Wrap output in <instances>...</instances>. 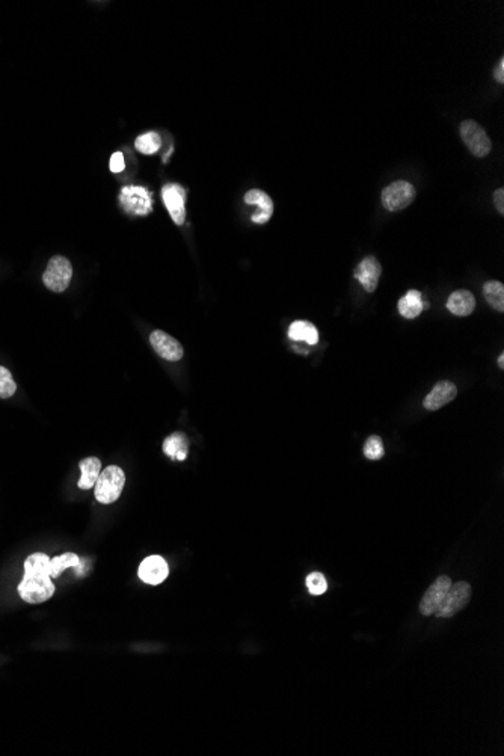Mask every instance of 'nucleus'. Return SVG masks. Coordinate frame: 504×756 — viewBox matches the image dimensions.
I'll return each instance as SVG.
<instances>
[{
	"label": "nucleus",
	"instance_id": "a211bd4d",
	"mask_svg": "<svg viewBox=\"0 0 504 756\" xmlns=\"http://www.w3.org/2000/svg\"><path fill=\"white\" fill-rule=\"evenodd\" d=\"M79 467H80L82 476L79 479L77 486L85 491L94 488L100 472H102V462H100L98 458H86L80 461Z\"/></svg>",
	"mask_w": 504,
	"mask_h": 756
},
{
	"label": "nucleus",
	"instance_id": "412c9836",
	"mask_svg": "<svg viewBox=\"0 0 504 756\" xmlns=\"http://www.w3.org/2000/svg\"><path fill=\"white\" fill-rule=\"evenodd\" d=\"M483 295L487 298L489 305L496 308L497 311H504V286L500 281H488L483 286Z\"/></svg>",
	"mask_w": 504,
	"mask_h": 756
},
{
	"label": "nucleus",
	"instance_id": "a878e982",
	"mask_svg": "<svg viewBox=\"0 0 504 756\" xmlns=\"http://www.w3.org/2000/svg\"><path fill=\"white\" fill-rule=\"evenodd\" d=\"M385 447L379 436H370L364 445V456L370 461H379L383 458Z\"/></svg>",
	"mask_w": 504,
	"mask_h": 756
},
{
	"label": "nucleus",
	"instance_id": "7ed1b4c3",
	"mask_svg": "<svg viewBox=\"0 0 504 756\" xmlns=\"http://www.w3.org/2000/svg\"><path fill=\"white\" fill-rule=\"evenodd\" d=\"M54 594L52 577L45 576H24L18 585V595L29 604H41L49 601Z\"/></svg>",
	"mask_w": 504,
	"mask_h": 756
},
{
	"label": "nucleus",
	"instance_id": "c756f323",
	"mask_svg": "<svg viewBox=\"0 0 504 756\" xmlns=\"http://www.w3.org/2000/svg\"><path fill=\"white\" fill-rule=\"evenodd\" d=\"M498 364H500V367H501V369L504 367V357H503V353L500 355V358H498Z\"/></svg>",
	"mask_w": 504,
	"mask_h": 756
},
{
	"label": "nucleus",
	"instance_id": "20e7f679",
	"mask_svg": "<svg viewBox=\"0 0 504 756\" xmlns=\"http://www.w3.org/2000/svg\"><path fill=\"white\" fill-rule=\"evenodd\" d=\"M471 594H473V589L466 581L455 583V585L452 583V586L447 590L443 603L439 604L438 610L435 612V616L444 617V619L453 617L455 615L459 613L461 610H464L466 605H468V603L471 601Z\"/></svg>",
	"mask_w": 504,
	"mask_h": 756
},
{
	"label": "nucleus",
	"instance_id": "9b49d317",
	"mask_svg": "<svg viewBox=\"0 0 504 756\" xmlns=\"http://www.w3.org/2000/svg\"><path fill=\"white\" fill-rule=\"evenodd\" d=\"M150 343L154 352L167 361H180L183 358V346L171 337L169 334L160 330H155L150 335Z\"/></svg>",
	"mask_w": 504,
	"mask_h": 756
},
{
	"label": "nucleus",
	"instance_id": "4be33fe9",
	"mask_svg": "<svg viewBox=\"0 0 504 756\" xmlns=\"http://www.w3.org/2000/svg\"><path fill=\"white\" fill-rule=\"evenodd\" d=\"M80 564L79 555L75 553H63L52 559V578H58L68 568H77Z\"/></svg>",
	"mask_w": 504,
	"mask_h": 756
},
{
	"label": "nucleus",
	"instance_id": "6ab92c4d",
	"mask_svg": "<svg viewBox=\"0 0 504 756\" xmlns=\"http://www.w3.org/2000/svg\"><path fill=\"white\" fill-rule=\"evenodd\" d=\"M289 337L293 341H305L307 344H317V327L307 321L293 322L289 327Z\"/></svg>",
	"mask_w": 504,
	"mask_h": 756
},
{
	"label": "nucleus",
	"instance_id": "5701e85b",
	"mask_svg": "<svg viewBox=\"0 0 504 756\" xmlns=\"http://www.w3.org/2000/svg\"><path fill=\"white\" fill-rule=\"evenodd\" d=\"M160 145H162V139L159 133H155V132H148V133L137 136V139L135 142L136 150L142 154L158 153L160 150Z\"/></svg>",
	"mask_w": 504,
	"mask_h": 756
},
{
	"label": "nucleus",
	"instance_id": "4468645a",
	"mask_svg": "<svg viewBox=\"0 0 504 756\" xmlns=\"http://www.w3.org/2000/svg\"><path fill=\"white\" fill-rule=\"evenodd\" d=\"M456 396H457V388L453 382L443 380V382H439V384H436L432 388V391L426 396L423 406L429 409V411H436V409L445 406L447 403H450Z\"/></svg>",
	"mask_w": 504,
	"mask_h": 756
},
{
	"label": "nucleus",
	"instance_id": "ddd939ff",
	"mask_svg": "<svg viewBox=\"0 0 504 756\" xmlns=\"http://www.w3.org/2000/svg\"><path fill=\"white\" fill-rule=\"evenodd\" d=\"M245 203L257 206V212L252 215L254 224H266L273 215V203L270 196L260 189H252L245 195Z\"/></svg>",
	"mask_w": 504,
	"mask_h": 756
},
{
	"label": "nucleus",
	"instance_id": "39448f33",
	"mask_svg": "<svg viewBox=\"0 0 504 756\" xmlns=\"http://www.w3.org/2000/svg\"><path fill=\"white\" fill-rule=\"evenodd\" d=\"M120 204L125 213L133 216H146L153 212L150 190L142 186H124L120 192Z\"/></svg>",
	"mask_w": 504,
	"mask_h": 756
},
{
	"label": "nucleus",
	"instance_id": "dca6fc26",
	"mask_svg": "<svg viewBox=\"0 0 504 756\" xmlns=\"http://www.w3.org/2000/svg\"><path fill=\"white\" fill-rule=\"evenodd\" d=\"M399 313L405 318H415L418 317L423 309L427 308V304L425 302L423 295L418 290H409L408 293L399 300Z\"/></svg>",
	"mask_w": 504,
	"mask_h": 756
},
{
	"label": "nucleus",
	"instance_id": "423d86ee",
	"mask_svg": "<svg viewBox=\"0 0 504 756\" xmlns=\"http://www.w3.org/2000/svg\"><path fill=\"white\" fill-rule=\"evenodd\" d=\"M415 199V189L408 181H394L382 190V204L390 212L406 208Z\"/></svg>",
	"mask_w": 504,
	"mask_h": 756
},
{
	"label": "nucleus",
	"instance_id": "aec40b11",
	"mask_svg": "<svg viewBox=\"0 0 504 756\" xmlns=\"http://www.w3.org/2000/svg\"><path fill=\"white\" fill-rule=\"evenodd\" d=\"M24 576H52V559L47 554L35 553L24 560Z\"/></svg>",
	"mask_w": 504,
	"mask_h": 756
},
{
	"label": "nucleus",
	"instance_id": "f8f14e48",
	"mask_svg": "<svg viewBox=\"0 0 504 756\" xmlns=\"http://www.w3.org/2000/svg\"><path fill=\"white\" fill-rule=\"evenodd\" d=\"M382 268L379 261L374 257L364 259L358 266L355 269V278L360 281V284L365 288V291L373 293L378 288V282L381 278Z\"/></svg>",
	"mask_w": 504,
	"mask_h": 756
},
{
	"label": "nucleus",
	"instance_id": "6e6552de",
	"mask_svg": "<svg viewBox=\"0 0 504 756\" xmlns=\"http://www.w3.org/2000/svg\"><path fill=\"white\" fill-rule=\"evenodd\" d=\"M452 586V580L448 578L447 576H441L438 577L432 585H430V587L426 590V594L423 595V598H421L420 601V613L423 616H432L435 615V612L438 610L439 604L443 603V599L447 594V590L450 589Z\"/></svg>",
	"mask_w": 504,
	"mask_h": 756
},
{
	"label": "nucleus",
	"instance_id": "9d476101",
	"mask_svg": "<svg viewBox=\"0 0 504 756\" xmlns=\"http://www.w3.org/2000/svg\"><path fill=\"white\" fill-rule=\"evenodd\" d=\"M168 573H169L168 563L163 557H160V555H150V557H146L139 564V569H137V576H139V578L144 583H146V585H151V586L160 585V583L167 580Z\"/></svg>",
	"mask_w": 504,
	"mask_h": 756
},
{
	"label": "nucleus",
	"instance_id": "f3484780",
	"mask_svg": "<svg viewBox=\"0 0 504 756\" xmlns=\"http://www.w3.org/2000/svg\"><path fill=\"white\" fill-rule=\"evenodd\" d=\"M163 453L172 461H185L189 453V442L188 436L181 432H176L169 435L167 440L163 441Z\"/></svg>",
	"mask_w": 504,
	"mask_h": 756
},
{
	"label": "nucleus",
	"instance_id": "bb28decb",
	"mask_svg": "<svg viewBox=\"0 0 504 756\" xmlns=\"http://www.w3.org/2000/svg\"><path fill=\"white\" fill-rule=\"evenodd\" d=\"M125 168L124 163V154L121 151L115 153L111 159V171L112 172H123Z\"/></svg>",
	"mask_w": 504,
	"mask_h": 756
},
{
	"label": "nucleus",
	"instance_id": "f03ea898",
	"mask_svg": "<svg viewBox=\"0 0 504 756\" xmlns=\"http://www.w3.org/2000/svg\"><path fill=\"white\" fill-rule=\"evenodd\" d=\"M72 278V266L68 259L62 255H54L50 259L47 269L43 273V282L54 293H62L70 286Z\"/></svg>",
	"mask_w": 504,
	"mask_h": 756
},
{
	"label": "nucleus",
	"instance_id": "c85d7f7f",
	"mask_svg": "<svg viewBox=\"0 0 504 756\" xmlns=\"http://www.w3.org/2000/svg\"><path fill=\"white\" fill-rule=\"evenodd\" d=\"M494 76H496V80H497V82H500V84H503V82H504V59H503V58L500 59V62H498V65H497L496 71H494Z\"/></svg>",
	"mask_w": 504,
	"mask_h": 756
},
{
	"label": "nucleus",
	"instance_id": "f257e3e1",
	"mask_svg": "<svg viewBox=\"0 0 504 756\" xmlns=\"http://www.w3.org/2000/svg\"><path fill=\"white\" fill-rule=\"evenodd\" d=\"M125 485L124 471L116 465H109L105 468L97 479L94 486V495L98 503L111 504L115 503L121 497Z\"/></svg>",
	"mask_w": 504,
	"mask_h": 756
},
{
	"label": "nucleus",
	"instance_id": "1a4fd4ad",
	"mask_svg": "<svg viewBox=\"0 0 504 756\" xmlns=\"http://www.w3.org/2000/svg\"><path fill=\"white\" fill-rule=\"evenodd\" d=\"M185 198L186 192L180 185H165L162 189L163 203L167 206L172 221L177 225H183V222L186 219Z\"/></svg>",
	"mask_w": 504,
	"mask_h": 756
},
{
	"label": "nucleus",
	"instance_id": "0eeeda50",
	"mask_svg": "<svg viewBox=\"0 0 504 756\" xmlns=\"http://www.w3.org/2000/svg\"><path fill=\"white\" fill-rule=\"evenodd\" d=\"M461 136L468 150L478 157L488 156L491 151V139L488 138L487 132L483 130V127L479 125L475 121H464L461 124Z\"/></svg>",
	"mask_w": 504,
	"mask_h": 756
},
{
	"label": "nucleus",
	"instance_id": "393cba45",
	"mask_svg": "<svg viewBox=\"0 0 504 756\" xmlns=\"http://www.w3.org/2000/svg\"><path fill=\"white\" fill-rule=\"evenodd\" d=\"M17 391V384L13 379L11 371L0 366V399L13 397Z\"/></svg>",
	"mask_w": 504,
	"mask_h": 756
},
{
	"label": "nucleus",
	"instance_id": "cd10ccee",
	"mask_svg": "<svg viewBox=\"0 0 504 756\" xmlns=\"http://www.w3.org/2000/svg\"><path fill=\"white\" fill-rule=\"evenodd\" d=\"M494 203H496L498 212L504 213V189H498L497 192L494 194Z\"/></svg>",
	"mask_w": 504,
	"mask_h": 756
},
{
	"label": "nucleus",
	"instance_id": "b1692460",
	"mask_svg": "<svg viewBox=\"0 0 504 756\" xmlns=\"http://www.w3.org/2000/svg\"><path fill=\"white\" fill-rule=\"evenodd\" d=\"M305 585L313 596L323 595L328 590V581L322 572H311L305 580Z\"/></svg>",
	"mask_w": 504,
	"mask_h": 756
},
{
	"label": "nucleus",
	"instance_id": "2eb2a0df",
	"mask_svg": "<svg viewBox=\"0 0 504 756\" xmlns=\"http://www.w3.org/2000/svg\"><path fill=\"white\" fill-rule=\"evenodd\" d=\"M448 311L453 313L455 316H470L475 308V299L471 291L468 290H457L453 291L447 300Z\"/></svg>",
	"mask_w": 504,
	"mask_h": 756
}]
</instances>
